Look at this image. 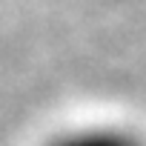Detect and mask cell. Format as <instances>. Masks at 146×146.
Returning a JSON list of instances; mask_svg holds the SVG:
<instances>
[{"mask_svg": "<svg viewBox=\"0 0 146 146\" xmlns=\"http://www.w3.org/2000/svg\"><path fill=\"white\" fill-rule=\"evenodd\" d=\"M43 146H140V143L132 132L115 123H86L52 135Z\"/></svg>", "mask_w": 146, "mask_h": 146, "instance_id": "obj_1", "label": "cell"}]
</instances>
